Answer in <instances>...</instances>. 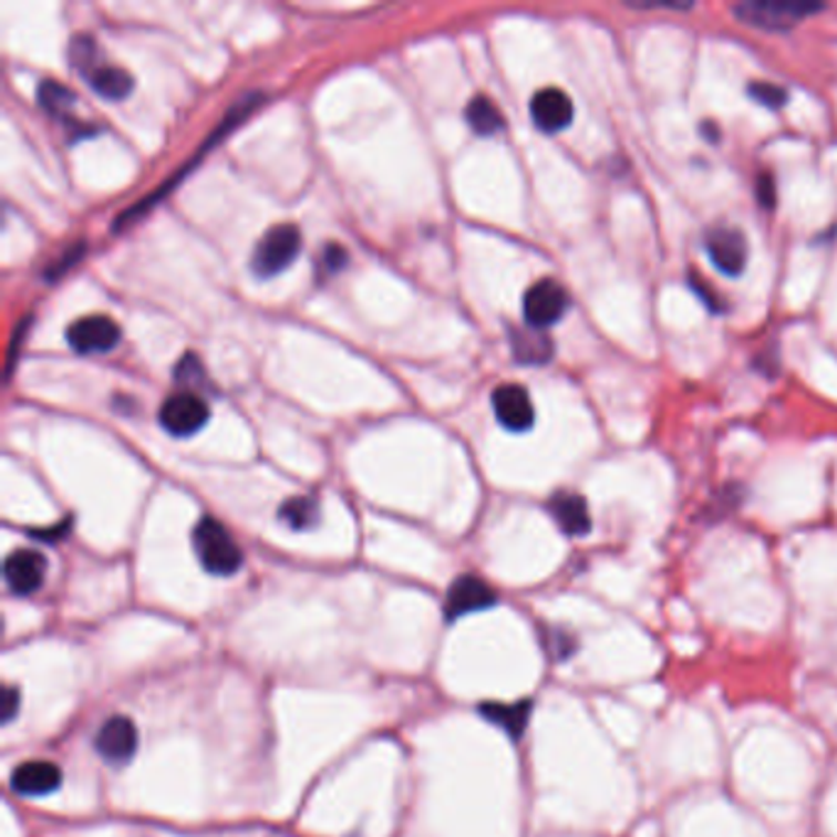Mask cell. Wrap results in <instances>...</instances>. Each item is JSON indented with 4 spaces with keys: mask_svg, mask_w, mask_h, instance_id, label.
<instances>
[{
    "mask_svg": "<svg viewBox=\"0 0 837 837\" xmlns=\"http://www.w3.org/2000/svg\"><path fill=\"white\" fill-rule=\"evenodd\" d=\"M192 546H195L202 568L211 575L229 577L241 570L244 552L239 548V542L231 538L229 530H226L217 518H202L195 530H192Z\"/></svg>",
    "mask_w": 837,
    "mask_h": 837,
    "instance_id": "obj_1",
    "label": "cell"
},
{
    "mask_svg": "<svg viewBox=\"0 0 837 837\" xmlns=\"http://www.w3.org/2000/svg\"><path fill=\"white\" fill-rule=\"evenodd\" d=\"M302 251V234L298 226L278 224L261 236L254 248L251 270L258 278H273L298 261Z\"/></svg>",
    "mask_w": 837,
    "mask_h": 837,
    "instance_id": "obj_2",
    "label": "cell"
},
{
    "mask_svg": "<svg viewBox=\"0 0 837 837\" xmlns=\"http://www.w3.org/2000/svg\"><path fill=\"white\" fill-rule=\"evenodd\" d=\"M820 3H806V0H750L734 8V18L744 25L760 28V30H790L796 28L803 18L820 13Z\"/></svg>",
    "mask_w": 837,
    "mask_h": 837,
    "instance_id": "obj_3",
    "label": "cell"
},
{
    "mask_svg": "<svg viewBox=\"0 0 837 837\" xmlns=\"http://www.w3.org/2000/svg\"><path fill=\"white\" fill-rule=\"evenodd\" d=\"M570 298L560 282L542 278L534 282L524 296V317L526 324L534 330H548L556 322L562 320V314L568 312Z\"/></svg>",
    "mask_w": 837,
    "mask_h": 837,
    "instance_id": "obj_4",
    "label": "cell"
},
{
    "mask_svg": "<svg viewBox=\"0 0 837 837\" xmlns=\"http://www.w3.org/2000/svg\"><path fill=\"white\" fill-rule=\"evenodd\" d=\"M157 417H161L165 433L175 437H189L207 425L209 405L199 393H173L169 399H165Z\"/></svg>",
    "mask_w": 837,
    "mask_h": 837,
    "instance_id": "obj_5",
    "label": "cell"
},
{
    "mask_svg": "<svg viewBox=\"0 0 837 837\" xmlns=\"http://www.w3.org/2000/svg\"><path fill=\"white\" fill-rule=\"evenodd\" d=\"M94 746L106 764L123 766L138 752V730H135L131 717L113 715L99 727Z\"/></svg>",
    "mask_w": 837,
    "mask_h": 837,
    "instance_id": "obj_6",
    "label": "cell"
},
{
    "mask_svg": "<svg viewBox=\"0 0 837 837\" xmlns=\"http://www.w3.org/2000/svg\"><path fill=\"white\" fill-rule=\"evenodd\" d=\"M66 342L76 354H106L121 342V330L106 314H89L66 330Z\"/></svg>",
    "mask_w": 837,
    "mask_h": 837,
    "instance_id": "obj_7",
    "label": "cell"
},
{
    "mask_svg": "<svg viewBox=\"0 0 837 837\" xmlns=\"http://www.w3.org/2000/svg\"><path fill=\"white\" fill-rule=\"evenodd\" d=\"M705 248L710 261L715 264L722 276L737 278L746 268V258H750V246H746L744 234L732 226H715L707 231Z\"/></svg>",
    "mask_w": 837,
    "mask_h": 837,
    "instance_id": "obj_8",
    "label": "cell"
},
{
    "mask_svg": "<svg viewBox=\"0 0 837 837\" xmlns=\"http://www.w3.org/2000/svg\"><path fill=\"white\" fill-rule=\"evenodd\" d=\"M494 604H496V592L492 585H486L477 575H459L447 590L445 617L447 621H455L465 614L482 612V609H489Z\"/></svg>",
    "mask_w": 837,
    "mask_h": 837,
    "instance_id": "obj_9",
    "label": "cell"
},
{
    "mask_svg": "<svg viewBox=\"0 0 837 837\" xmlns=\"http://www.w3.org/2000/svg\"><path fill=\"white\" fill-rule=\"evenodd\" d=\"M3 575L10 592L18 597H28L32 592H38L44 585V577H48V558L30 548L16 550L6 558Z\"/></svg>",
    "mask_w": 837,
    "mask_h": 837,
    "instance_id": "obj_10",
    "label": "cell"
},
{
    "mask_svg": "<svg viewBox=\"0 0 837 837\" xmlns=\"http://www.w3.org/2000/svg\"><path fill=\"white\" fill-rule=\"evenodd\" d=\"M492 403L496 421H499V425L506 427L508 433H526V430L534 427V401H530L528 391L524 386H518V383H506V386L496 389Z\"/></svg>",
    "mask_w": 837,
    "mask_h": 837,
    "instance_id": "obj_11",
    "label": "cell"
},
{
    "mask_svg": "<svg viewBox=\"0 0 837 837\" xmlns=\"http://www.w3.org/2000/svg\"><path fill=\"white\" fill-rule=\"evenodd\" d=\"M575 106L562 89L548 86L530 99V118L542 133H560L572 123Z\"/></svg>",
    "mask_w": 837,
    "mask_h": 837,
    "instance_id": "obj_12",
    "label": "cell"
},
{
    "mask_svg": "<svg viewBox=\"0 0 837 837\" xmlns=\"http://www.w3.org/2000/svg\"><path fill=\"white\" fill-rule=\"evenodd\" d=\"M62 786V768L52 762H25L20 764L10 776V788L18 796L35 798L54 794Z\"/></svg>",
    "mask_w": 837,
    "mask_h": 837,
    "instance_id": "obj_13",
    "label": "cell"
},
{
    "mask_svg": "<svg viewBox=\"0 0 837 837\" xmlns=\"http://www.w3.org/2000/svg\"><path fill=\"white\" fill-rule=\"evenodd\" d=\"M550 514L556 518V524L562 528V534L568 536H587L592 528V518H590V508H587V502L580 494L572 492H558L552 496L550 504Z\"/></svg>",
    "mask_w": 837,
    "mask_h": 837,
    "instance_id": "obj_14",
    "label": "cell"
},
{
    "mask_svg": "<svg viewBox=\"0 0 837 837\" xmlns=\"http://www.w3.org/2000/svg\"><path fill=\"white\" fill-rule=\"evenodd\" d=\"M512 349L518 364H526V366L548 364V361L552 359V339L546 334V330H534V327L514 330Z\"/></svg>",
    "mask_w": 837,
    "mask_h": 837,
    "instance_id": "obj_15",
    "label": "cell"
},
{
    "mask_svg": "<svg viewBox=\"0 0 837 837\" xmlns=\"http://www.w3.org/2000/svg\"><path fill=\"white\" fill-rule=\"evenodd\" d=\"M86 79L94 92L108 101H123L133 92V79L126 70H121V66L99 64Z\"/></svg>",
    "mask_w": 837,
    "mask_h": 837,
    "instance_id": "obj_16",
    "label": "cell"
},
{
    "mask_svg": "<svg viewBox=\"0 0 837 837\" xmlns=\"http://www.w3.org/2000/svg\"><path fill=\"white\" fill-rule=\"evenodd\" d=\"M482 715L489 722H494V725H499L504 732L512 734L514 740H518L528 725L530 703L528 700H521V703H514V705L489 703V705H482Z\"/></svg>",
    "mask_w": 837,
    "mask_h": 837,
    "instance_id": "obj_17",
    "label": "cell"
},
{
    "mask_svg": "<svg viewBox=\"0 0 837 837\" xmlns=\"http://www.w3.org/2000/svg\"><path fill=\"white\" fill-rule=\"evenodd\" d=\"M465 116H467L469 128L477 135H484V138H489V135H496L504 128V113L492 99H486V96L472 99L467 104Z\"/></svg>",
    "mask_w": 837,
    "mask_h": 837,
    "instance_id": "obj_18",
    "label": "cell"
},
{
    "mask_svg": "<svg viewBox=\"0 0 837 837\" xmlns=\"http://www.w3.org/2000/svg\"><path fill=\"white\" fill-rule=\"evenodd\" d=\"M282 524L296 530H308L317 524V502L312 496H292L280 506Z\"/></svg>",
    "mask_w": 837,
    "mask_h": 837,
    "instance_id": "obj_19",
    "label": "cell"
},
{
    "mask_svg": "<svg viewBox=\"0 0 837 837\" xmlns=\"http://www.w3.org/2000/svg\"><path fill=\"white\" fill-rule=\"evenodd\" d=\"M38 104L54 116H62L74 104V94L56 82H42L38 89Z\"/></svg>",
    "mask_w": 837,
    "mask_h": 837,
    "instance_id": "obj_20",
    "label": "cell"
},
{
    "mask_svg": "<svg viewBox=\"0 0 837 837\" xmlns=\"http://www.w3.org/2000/svg\"><path fill=\"white\" fill-rule=\"evenodd\" d=\"M72 64L82 70L86 76L99 66V50L89 38H74L72 42Z\"/></svg>",
    "mask_w": 837,
    "mask_h": 837,
    "instance_id": "obj_21",
    "label": "cell"
},
{
    "mask_svg": "<svg viewBox=\"0 0 837 837\" xmlns=\"http://www.w3.org/2000/svg\"><path fill=\"white\" fill-rule=\"evenodd\" d=\"M750 96L766 108H782L788 101V92L784 86H776L772 82H754L750 86Z\"/></svg>",
    "mask_w": 837,
    "mask_h": 837,
    "instance_id": "obj_22",
    "label": "cell"
},
{
    "mask_svg": "<svg viewBox=\"0 0 837 837\" xmlns=\"http://www.w3.org/2000/svg\"><path fill=\"white\" fill-rule=\"evenodd\" d=\"M320 266H322V273L324 276H334L339 273L347 266V251L339 244H330L322 251V258H320Z\"/></svg>",
    "mask_w": 837,
    "mask_h": 837,
    "instance_id": "obj_23",
    "label": "cell"
},
{
    "mask_svg": "<svg viewBox=\"0 0 837 837\" xmlns=\"http://www.w3.org/2000/svg\"><path fill=\"white\" fill-rule=\"evenodd\" d=\"M690 286H693V288L698 290V296L705 300V304H707V308H710L712 312H722V310H725V304H722V300H720V292L712 290V288L707 286V282H703V278H698V276L693 273V276H690Z\"/></svg>",
    "mask_w": 837,
    "mask_h": 837,
    "instance_id": "obj_24",
    "label": "cell"
},
{
    "mask_svg": "<svg viewBox=\"0 0 837 837\" xmlns=\"http://www.w3.org/2000/svg\"><path fill=\"white\" fill-rule=\"evenodd\" d=\"M756 199L764 209H772L776 205V185L772 175H762L756 179Z\"/></svg>",
    "mask_w": 837,
    "mask_h": 837,
    "instance_id": "obj_25",
    "label": "cell"
},
{
    "mask_svg": "<svg viewBox=\"0 0 837 837\" xmlns=\"http://www.w3.org/2000/svg\"><path fill=\"white\" fill-rule=\"evenodd\" d=\"M18 707H20V693H18L16 688H6L3 710H0V715H3V722H13L16 715H18Z\"/></svg>",
    "mask_w": 837,
    "mask_h": 837,
    "instance_id": "obj_26",
    "label": "cell"
},
{
    "mask_svg": "<svg viewBox=\"0 0 837 837\" xmlns=\"http://www.w3.org/2000/svg\"><path fill=\"white\" fill-rule=\"evenodd\" d=\"M703 131L710 135L712 143L720 141V131H715V126H712V123H703Z\"/></svg>",
    "mask_w": 837,
    "mask_h": 837,
    "instance_id": "obj_27",
    "label": "cell"
}]
</instances>
